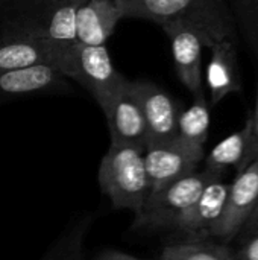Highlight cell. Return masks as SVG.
Returning <instances> with one entry per match:
<instances>
[{
	"label": "cell",
	"mask_w": 258,
	"mask_h": 260,
	"mask_svg": "<svg viewBox=\"0 0 258 260\" xmlns=\"http://www.w3.org/2000/svg\"><path fill=\"white\" fill-rule=\"evenodd\" d=\"M258 201V145L252 160L230 183L228 200L214 236L233 239L248 221Z\"/></svg>",
	"instance_id": "30bf717a"
},
{
	"label": "cell",
	"mask_w": 258,
	"mask_h": 260,
	"mask_svg": "<svg viewBox=\"0 0 258 260\" xmlns=\"http://www.w3.org/2000/svg\"><path fill=\"white\" fill-rule=\"evenodd\" d=\"M170 41L176 75L182 85L193 94L204 93L202 82V50L213 46L211 40L202 32L184 24L161 26Z\"/></svg>",
	"instance_id": "ba28073f"
},
{
	"label": "cell",
	"mask_w": 258,
	"mask_h": 260,
	"mask_svg": "<svg viewBox=\"0 0 258 260\" xmlns=\"http://www.w3.org/2000/svg\"><path fill=\"white\" fill-rule=\"evenodd\" d=\"M68 90L67 78L49 64L0 72V102L44 93H64Z\"/></svg>",
	"instance_id": "7c38bea8"
},
{
	"label": "cell",
	"mask_w": 258,
	"mask_h": 260,
	"mask_svg": "<svg viewBox=\"0 0 258 260\" xmlns=\"http://www.w3.org/2000/svg\"><path fill=\"white\" fill-rule=\"evenodd\" d=\"M128 82L129 79L100 108L108 122L111 143L144 149L148 145V128L140 105L132 96Z\"/></svg>",
	"instance_id": "8fae6325"
},
{
	"label": "cell",
	"mask_w": 258,
	"mask_h": 260,
	"mask_svg": "<svg viewBox=\"0 0 258 260\" xmlns=\"http://www.w3.org/2000/svg\"><path fill=\"white\" fill-rule=\"evenodd\" d=\"M237 260H258V233L245 242L237 254Z\"/></svg>",
	"instance_id": "44dd1931"
},
{
	"label": "cell",
	"mask_w": 258,
	"mask_h": 260,
	"mask_svg": "<svg viewBox=\"0 0 258 260\" xmlns=\"http://www.w3.org/2000/svg\"><path fill=\"white\" fill-rule=\"evenodd\" d=\"M123 17L151 20L160 26H190L211 40H237L236 21L227 0H116Z\"/></svg>",
	"instance_id": "6da1fadb"
},
{
	"label": "cell",
	"mask_w": 258,
	"mask_h": 260,
	"mask_svg": "<svg viewBox=\"0 0 258 260\" xmlns=\"http://www.w3.org/2000/svg\"><path fill=\"white\" fill-rule=\"evenodd\" d=\"M258 134L254 129L252 117L249 116L243 128L230 134L219 142L207 155V171L222 175L227 169H243L255 155Z\"/></svg>",
	"instance_id": "2e32d148"
},
{
	"label": "cell",
	"mask_w": 258,
	"mask_h": 260,
	"mask_svg": "<svg viewBox=\"0 0 258 260\" xmlns=\"http://www.w3.org/2000/svg\"><path fill=\"white\" fill-rule=\"evenodd\" d=\"M100 260H144L138 259V257H134V256H129V254H125V253H119V251H105L102 256H99Z\"/></svg>",
	"instance_id": "7402d4cb"
},
{
	"label": "cell",
	"mask_w": 258,
	"mask_h": 260,
	"mask_svg": "<svg viewBox=\"0 0 258 260\" xmlns=\"http://www.w3.org/2000/svg\"><path fill=\"white\" fill-rule=\"evenodd\" d=\"M228 190L230 183H225L222 175H216L205 186L196 203L175 219L172 229L186 235L189 241H204L208 236H214L227 206Z\"/></svg>",
	"instance_id": "9c48e42d"
},
{
	"label": "cell",
	"mask_w": 258,
	"mask_h": 260,
	"mask_svg": "<svg viewBox=\"0 0 258 260\" xmlns=\"http://www.w3.org/2000/svg\"><path fill=\"white\" fill-rule=\"evenodd\" d=\"M41 2H49V0H20L6 15H3L0 20H3V18H6V17H9L11 14H14V12H17V11H20V9H24V8H29V6H32V5H36V3H41Z\"/></svg>",
	"instance_id": "cb8c5ba5"
},
{
	"label": "cell",
	"mask_w": 258,
	"mask_h": 260,
	"mask_svg": "<svg viewBox=\"0 0 258 260\" xmlns=\"http://www.w3.org/2000/svg\"><path fill=\"white\" fill-rule=\"evenodd\" d=\"M236 27L246 41L258 64V0H230L228 2Z\"/></svg>",
	"instance_id": "d6986e66"
},
{
	"label": "cell",
	"mask_w": 258,
	"mask_h": 260,
	"mask_svg": "<svg viewBox=\"0 0 258 260\" xmlns=\"http://www.w3.org/2000/svg\"><path fill=\"white\" fill-rule=\"evenodd\" d=\"M210 49L205 82L210 93L208 104L217 105L231 93H242V75L234 40L216 41Z\"/></svg>",
	"instance_id": "4fadbf2b"
},
{
	"label": "cell",
	"mask_w": 258,
	"mask_h": 260,
	"mask_svg": "<svg viewBox=\"0 0 258 260\" xmlns=\"http://www.w3.org/2000/svg\"><path fill=\"white\" fill-rule=\"evenodd\" d=\"M52 66L62 76L73 79L87 90L99 107L111 99L128 81L114 67L106 46L53 41Z\"/></svg>",
	"instance_id": "7a4b0ae2"
},
{
	"label": "cell",
	"mask_w": 258,
	"mask_h": 260,
	"mask_svg": "<svg viewBox=\"0 0 258 260\" xmlns=\"http://www.w3.org/2000/svg\"><path fill=\"white\" fill-rule=\"evenodd\" d=\"M20 0H0V18L6 15Z\"/></svg>",
	"instance_id": "d4e9b609"
},
{
	"label": "cell",
	"mask_w": 258,
	"mask_h": 260,
	"mask_svg": "<svg viewBox=\"0 0 258 260\" xmlns=\"http://www.w3.org/2000/svg\"><path fill=\"white\" fill-rule=\"evenodd\" d=\"M251 117H252L254 129H255V133L258 134V81H257V99H255V110H254V113L251 114Z\"/></svg>",
	"instance_id": "484cf974"
},
{
	"label": "cell",
	"mask_w": 258,
	"mask_h": 260,
	"mask_svg": "<svg viewBox=\"0 0 258 260\" xmlns=\"http://www.w3.org/2000/svg\"><path fill=\"white\" fill-rule=\"evenodd\" d=\"M143 151L138 146L111 143L100 161L99 186L116 209L137 213L151 193Z\"/></svg>",
	"instance_id": "3957f363"
},
{
	"label": "cell",
	"mask_w": 258,
	"mask_h": 260,
	"mask_svg": "<svg viewBox=\"0 0 258 260\" xmlns=\"http://www.w3.org/2000/svg\"><path fill=\"white\" fill-rule=\"evenodd\" d=\"M96 260H100V259H99V257H97V259H96Z\"/></svg>",
	"instance_id": "4316f807"
},
{
	"label": "cell",
	"mask_w": 258,
	"mask_h": 260,
	"mask_svg": "<svg viewBox=\"0 0 258 260\" xmlns=\"http://www.w3.org/2000/svg\"><path fill=\"white\" fill-rule=\"evenodd\" d=\"M85 233V222L78 230H73L44 260H82V239Z\"/></svg>",
	"instance_id": "ffe728a7"
},
{
	"label": "cell",
	"mask_w": 258,
	"mask_h": 260,
	"mask_svg": "<svg viewBox=\"0 0 258 260\" xmlns=\"http://www.w3.org/2000/svg\"><path fill=\"white\" fill-rule=\"evenodd\" d=\"M128 87L143 113L148 128V143L175 140L181 113L179 104L166 90L148 79L129 81Z\"/></svg>",
	"instance_id": "8992f818"
},
{
	"label": "cell",
	"mask_w": 258,
	"mask_h": 260,
	"mask_svg": "<svg viewBox=\"0 0 258 260\" xmlns=\"http://www.w3.org/2000/svg\"><path fill=\"white\" fill-rule=\"evenodd\" d=\"M85 0H49L20 9L0 24L55 43L76 41V15Z\"/></svg>",
	"instance_id": "5b68a950"
},
{
	"label": "cell",
	"mask_w": 258,
	"mask_h": 260,
	"mask_svg": "<svg viewBox=\"0 0 258 260\" xmlns=\"http://www.w3.org/2000/svg\"><path fill=\"white\" fill-rule=\"evenodd\" d=\"M143 155L151 192H154L196 172L205 157V149L192 148L175 139L164 143H148Z\"/></svg>",
	"instance_id": "52a82bcc"
},
{
	"label": "cell",
	"mask_w": 258,
	"mask_h": 260,
	"mask_svg": "<svg viewBox=\"0 0 258 260\" xmlns=\"http://www.w3.org/2000/svg\"><path fill=\"white\" fill-rule=\"evenodd\" d=\"M53 41L30 37L0 24V72L40 64L52 66Z\"/></svg>",
	"instance_id": "5bb4252c"
},
{
	"label": "cell",
	"mask_w": 258,
	"mask_h": 260,
	"mask_svg": "<svg viewBox=\"0 0 258 260\" xmlns=\"http://www.w3.org/2000/svg\"><path fill=\"white\" fill-rule=\"evenodd\" d=\"M243 227H246V229L252 230V232H254V235H257L258 233V201H257V204H255V207H254V210L251 212V215H249V218H248V221L245 222V225H243Z\"/></svg>",
	"instance_id": "603a6c76"
},
{
	"label": "cell",
	"mask_w": 258,
	"mask_h": 260,
	"mask_svg": "<svg viewBox=\"0 0 258 260\" xmlns=\"http://www.w3.org/2000/svg\"><path fill=\"white\" fill-rule=\"evenodd\" d=\"M227 2H230V0H227Z\"/></svg>",
	"instance_id": "83f0119b"
},
{
	"label": "cell",
	"mask_w": 258,
	"mask_h": 260,
	"mask_svg": "<svg viewBox=\"0 0 258 260\" xmlns=\"http://www.w3.org/2000/svg\"><path fill=\"white\" fill-rule=\"evenodd\" d=\"M210 122V104L204 91L193 96V102L189 108L181 110L178 117L176 139L192 148L205 149Z\"/></svg>",
	"instance_id": "e0dca14e"
},
{
	"label": "cell",
	"mask_w": 258,
	"mask_h": 260,
	"mask_svg": "<svg viewBox=\"0 0 258 260\" xmlns=\"http://www.w3.org/2000/svg\"><path fill=\"white\" fill-rule=\"evenodd\" d=\"M160 260H237V254L207 241H187L166 247Z\"/></svg>",
	"instance_id": "ac0fdd59"
},
{
	"label": "cell",
	"mask_w": 258,
	"mask_h": 260,
	"mask_svg": "<svg viewBox=\"0 0 258 260\" xmlns=\"http://www.w3.org/2000/svg\"><path fill=\"white\" fill-rule=\"evenodd\" d=\"M122 18L116 0H85L76 15V41L105 46Z\"/></svg>",
	"instance_id": "9a60e30c"
},
{
	"label": "cell",
	"mask_w": 258,
	"mask_h": 260,
	"mask_svg": "<svg viewBox=\"0 0 258 260\" xmlns=\"http://www.w3.org/2000/svg\"><path fill=\"white\" fill-rule=\"evenodd\" d=\"M216 175L207 169L193 172L151 192L143 207L135 213L134 225L137 229H172L175 219L196 203Z\"/></svg>",
	"instance_id": "277c9868"
}]
</instances>
